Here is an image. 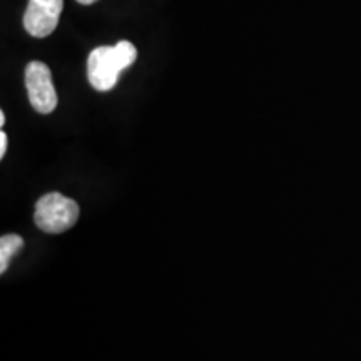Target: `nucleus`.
I'll return each instance as SVG.
<instances>
[{
    "instance_id": "f257e3e1",
    "label": "nucleus",
    "mask_w": 361,
    "mask_h": 361,
    "mask_svg": "<svg viewBox=\"0 0 361 361\" xmlns=\"http://www.w3.org/2000/svg\"><path fill=\"white\" fill-rule=\"evenodd\" d=\"M137 59V49L129 40H121L116 45H102L94 49L87 59L89 82L99 92L114 89L119 74Z\"/></svg>"
},
{
    "instance_id": "f03ea898",
    "label": "nucleus",
    "mask_w": 361,
    "mask_h": 361,
    "mask_svg": "<svg viewBox=\"0 0 361 361\" xmlns=\"http://www.w3.org/2000/svg\"><path fill=\"white\" fill-rule=\"evenodd\" d=\"M79 219V204L61 192H49L35 204V224L49 234H61Z\"/></svg>"
},
{
    "instance_id": "7ed1b4c3",
    "label": "nucleus",
    "mask_w": 361,
    "mask_h": 361,
    "mask_svg": "<svg viewBox=\"0 0 361 361\" xmlns=\"http://www.w3.org/2000/svg\"><path fill=\"white\" fill-rule=\"evenodd\" d=\"M25 87L30 106L39 114H51L57 107V92L52 82L51 69L44 62L34 61L25 69Z\"/></svg>"
},
{
    "instance_id": "20e7f679",
    "label": "nucleus",
    "mask_w": 361,
    "mask_h": 361,
    "mask_svg": "<svg viewBox=\"0 0 361 361\" xmlns=\"http://www.w3.org/2000/svg\"><path fill=\"white\" fill-rule=\"evenodd\" d=\"M64 0H29L24 13L25 30L35 39L51 35L61 19Z\"/></svg>"
},
{
    "instance_id": "39448f33",
    "label": "nucleus",
    "mask_w": 361,
    "mask_h": 361,
    "mask_svg": "<svg viewBox=\"0 0 361 361\" xmlns=\"http://www.w3.org/2000/svg\"><path fill=\"white\" fill-rule=\"evenodd\" d=\"M24 246V239L17 234H6L0 239V274H4L11 264V259Z\"/></svg>"
},
{
    "instance_id": "423d86ee",
    "label": "nucleus",
    "mask_w": 361,
    "mask_h": 361,
    "mask_svg": "<svg viewBox=\"0 0 361 361\" xmlns=\"http://www.w3.org/2000/svg\"><path fill=\"white\" fill-rule=\"evenodd\" d=\"M7 152V134L0 133V157L6 156Z\"/></svg>"
},
{
    "instance_id": "0eeeda50",
    "label": "nucleus",
    "mask_w": 361,
    "mask_h": 361,
    "mask_svg": "<svg viewBox=\"0 0 361 361\" xmlns=\"http://www.w3.org/2000/svg\"><path fill=\"white\" fill-rule=\"evenodd\" d=\"M79 4H82V6H90V4L97 2V0H78Z\"/></svg>"
},
{
    "instance_id": "6e6552de",
    "label": "nucleus",
    "mask_w": 361,
    "mask_h": 361,
    "mask_svg": "<svg viewBox=\"0 0 361 361\" xmlns=\"http://www.w3.org/2000/svg\"><path fill=\"white\" fill-rule=\"evenodd\" d=\"M6 124V114L4 112H0V126Z\"/></svg>"
}]
</instances>
